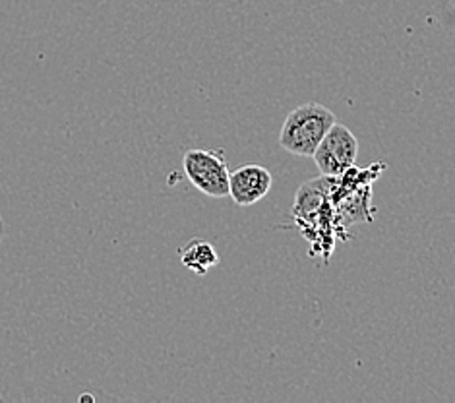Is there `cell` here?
<instances>
[{
  "mask_svg": "<svg viewBox=\"0 0 455 403\" xmlns=\"http://www.w3.org/2000/svg\"><path fill=\"white\" fill-rule=\"evenodd\" d=\"M274 187V177L262 165H244L231 173L229 196L236 206H254Z\"/></svg>",
  "mask_w": 455,
  "mask_h": 403,
  "instance_id": "obj_4",
  "label": "cell"
},
{
  "mask_svg": "<svg viewBox=\"0 0 455 403\" xmlns=\"http://www.w3.org/2000/svg\"><path fill=\"white\" fill-rule=\"evenodd\" d=\"M180 260H182V266L187 270L194 271V274L198 276H205L213 266H218L220 256L210 243L194 238V241H190L182 248Z\"/></svg>",
  "mask_w": 455,
  "mask_h": 403,
  "instance_id": "obj_5",
  "label": "cell"
},
{
  "mask_svg": "<svg viewBox=\"0 0 455 403\" xmlns=\"http://www.w3.org/2000/svg\"><path fill=\"white\" fill-rule=\"evenodd\" d=\"M338 123L333 111L320 103H305L292 109L279 133V146L291 156L312 157L328 130Z\"/></svg>",
  "mask_w": 455,
  "mask_h": 403,
  "instance_id": "obj_1",
  "label": "cell"
},
{
  "mask_svg": "<svg viewBox=\"0 0 455 403\" xmlns=\"http://www.w3.org/2000/svg\"><path fill=\"white\" fill-rule=\"evenodd\" d=\"M188 181L205 196L227 198L231 171L221 149H188L182 159Z\"/></svg>",
  "mask_w": 455,
  "mask_h": 403,
  "instance_id": "obj_2",
  "label": "cell"
},
{
  "mask_svg": "<svg viewBox=\"0 0 455 403\" xmlns=\"http://www.w3.org/2000/svg\"><path fill=\"white\" fill-rule=\"evenodd\" d=\"M356 156H359V140L345 125L335 123L312 157L323 177H341L355 167Z\"/></svg>",
  "mask_w": 455,
  "mask_h": 403,
  "instance_id": "obj_3",
  "label": "cell"
},
{
  "mask_svg": "<svg viewBox=\"0 0 455 403\" xmlns=\"http://www.w3.org/2000/svg\"><path fill=\"white\" fill-rule=\"evenodd\" d=\"M3 237H4V223H3V214H0V243H3Z\"/></svg>",
  "mask_w": 455,
  "mask_h": 403,
  "instance_id": "obj_6",
  "label": "cell"
}]
</instances>
